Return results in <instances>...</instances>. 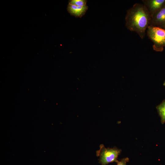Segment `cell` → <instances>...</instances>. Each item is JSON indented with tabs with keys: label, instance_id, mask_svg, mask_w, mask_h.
Instances as JSON below:
<instances>
[{
	"label": "cell",
	"instance_id": "1",
	"mask_svg": "<svg viewBox=\"0 0 165 165\" xmlns=\"http://www.w3.org/2000/svg\"><path fill=\"white\" fill-rule=\"evenodd\" d=\"M151 18L149 13L143 4L135 3L127 11L125 25L128 29L136 32L143 39L149 26Z\"/></svg>",
	"mask_w": 165,
	"mask_h": 165
},
{
	"label": "cell",
	"instance_id": "2",
	"mask_svg": "<svg viewBox=\"0 0 165 165\" xmlns=\"http://www.w3.org/2000/svg\"><path fill=\"white\" fill-rule=\"evenodd\" d=\"M146 33L153 43V49L157 52H161L165 47V30L152 26L148 28Z\"/></svg>",
	"mask_w": 165,
	"mask_h": 165
},
{
	"label": "cell",
	"instance_id": "3",
	"mask_svg": "<svg viewBox=\"0 0 165 165\" xmlns=\"http://www.w3.org/2000/svg\"><path fill=\"white\" fill-rule=\"evenodd\" d=\"M121 152V149L116 147L106 148L103 144H101L99 149L96 151V155L100 157L99 162L102 165H106L110 163L117 162L118 156Z\"/></svg>",
	"mask_w": 165,
	"mask_h": 165
},
{
	"label": "cell",
	"instance_id": "4",
	"mask_svg": "<svg viewBox=\"0 0 165 165\" xmlns=\"http://www.w3.org/2000/svg\"><path fill=\"white\" fill-rule=\"evenodd\" d=\"M149 26L165 30V5L151 16Z\"/></svg>",
	"mask_w": 165,
	"mask_h": 165
},
{
	"label": "cell",
	"instance_id": "5",
	"mask_svg": "<svg viewBox=\"0 0 165 165\" xmlns=\"http://www.w3.org/2000/svg\"><path fill=\"white\" fill-rule=\"evenodd\" d=\"M143 4L151 16L165 5V0H143Z\"/></svg>",
	"mask_w": 165,
	"mask_h": 165
},
{
	"label": "cell",
	"instance_id": "6",
	"mask_svg": "<svg viewBox=\"0 0 165 165\" xmlns=\"http://www.w3.org/2000/svg\"><path fill=\"white\" fill-rule=\"evenodd\" d=\"M88 9L87 6L81 7L68 4L67 9L71 15L76 17H81L85 14Z\"/></svg>",
	"mask_w": 165,
	"mask_h": 165
},
{
	"label": "cell",
	"instance_id": "7",
	"mask_svg": "<svg viewBox=\"0 0 165 165\" xmlns=\"http://www.w3.org/2000/svg\"><path fill=\"white\" fill-rule=\"evenodd\" d=\"M159 115L161 118V122L162 124L165 123V99L156 107Z\"/></svg>",
	"mask_w": 165,
	"mask_h": 165
},
{
	"label": "cell",
	"instance_id": "8",
	"mask_svg": "<svg viewBox=\"0 0 165 165\" xmlns=\"http://www.w3.org/2000/svg\"><path fill=\"white\" fill-rule=\"evenodd\" d=\"M87 1L85 0H71L69 1V4L73 5L79 6H86Z\"/></svg>",
	"mask_w": 165,
	"mask_h": 165
},
{
	"label": "cell",
	"instance_id": "9",
	"mask_svg": "<svg viewBox=\"0 0 165 165\" xmlns=\"http://www.w3.org/2000/svg\"><path fill=\"white\" fill-rule=\"evenodd\" d=\"M129 158L126 157L122 159L120 161H118L116 163L117 165H126V163L129 161Z\"/></svg>",
	"mask_w": 165,
	"mask_h": 165
},
{
	"label": "cell",
	"instance_id": "10",
	"mask_svg": "<svg viewBox=\"0 0 165 165\" xmlns=\"http://www.w3.org/2000/svg\"><path fill=\"white\" fill-rule=\"evenodd\" d=\"M163 85L164 86H165V81H164Z\"/></svg>",
	"mask_w": 165,
	"mask_h": 165
}]
</instances>
